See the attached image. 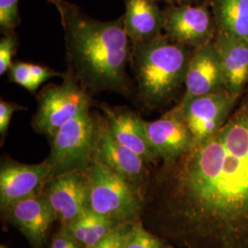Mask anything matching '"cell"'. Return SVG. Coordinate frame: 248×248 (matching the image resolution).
<instances>
[{
  "label": "cell",
  "instance_id": "4fadbf2b",
  "mask_svg": "<svg viewBox=\"0 0 248 248\" xmlns=\"http://www.w3.org/2000/svg\"><path fill=\"white\" fill-rule=\"evenodd\" d=\"M3 212L26 236L32 248H44L47 232L55 220L45 196H32L21 200Z\"/></svg>",
  "mask_w": 248,
  "mask_h": 248
},
{
  "label": "cell",
  "instance_id": "e0dca14e",
  "mask_svg": "<svg viewBox=\"0 0 248 248\" xmlns=\"http://www.w3.org/2000/svg\"><path fill=\"white\" fill-rule=\"evenodd\" d=\"M226 89L239 93L248 80V40L222 32L213 44Z\"/></svg>",
  "mask_w": 248,
  "mask_h": 248
},
{
  "label": "cell",
  "instance_id": "484cf974",
  "mask_svg": "<svg viewBox=\"0 0 248 248\" xmlns=\"http://www.w3.org/2000/svg\"><path fill=\"white\" fill-rule=\"evenodd\" d=\"M50 248H82L78 242L72 237L65 227L57 232L53 237Z\"/></svg>",
  "mask_w": 248,
  "mask_h": 248
},
{
  "label": "cell",
  "instance_id": "4316f807",
  "mask_svg": "<svg viewBox=\"0 0 248 248\" xmlns=\"http://www.w3.org/2000/svg\"><path fill=\"white\" fill-rule=\"evenodd\" d=\"M170 5H194L198 0H164Z\"/></svg>",
  "mask_w": 248,
  "mask_h": 248
},
{
  "label": "cell",
  "instance_id": "6da1fadb",
  "mask_svg": "<svg viewBox=\"0 0 248 248\" xmlns=\"http://www.w3.org/2000/svg\"><path fill=\"white\" fill-rule=\"evenodd\" d=\"M178 175L179 212L201 229L248 219V102L186 153Z\"/></svg>",
  "mask_w": 248,
  "mask_h": 248
},
{
  "label": "cell",
  "instance_id": "44dd1931",
  "mask_svg": "<svg viewBox=\"0 0 248 248\" xmlns=\"http://www.w3.org/2000/svg\"><path fill=\"white\" fill-rule=\"evenodd\" d=\"M133 228L131 222H120L92 248H125Z\"/></svg>",
  "mask_w": 248,
  "mask_h": 248
},
{
  "label": "cell",
  "instance_id": "8fae6325",
  "mask_svg": "<svg viewBox=\"0 0 248 248\" xmlns=\"http://www.w3.org/2000/svg\"><path fill=\"white\" fill-rule=\"evenodd\" d=\"M52 177L48 159L28 165L6 161L0 169V205L5 211L10 205L32 196L41 195L42 189Z\"/></svg>",
  "mask_w": 248,
  "mask_h": 248
},
{
  "label": "cell",
  "instance_id": "83f0119b",
  "mask_svg": "<svg viewBox=\"0 0 248 248\" xmlns=\"http://www.w3.org/2000/svg\"><path fill=\"white\" fill-rule=\"evenodd\" d=\"M47 1H49L50 3H52V4H53L54 6H56V5H57L61 0H47Z\"/></svg>",
  "mask_w": 248,
  "mask_h": 248
},
{
  "label": "cell",
  "instance_id": "d4e9b609",
  "mask_svg": "<svg viewBox=\"0 0 248 248\" xmlns=\"http://www.w3.org/2000/svg\"><path fill=\"white\" fill-rule=\"evenodd\" d=\"M23 108H24L23 107L19 106L16 103L8 102L4 99H1L0 101V133L2 137L6 135L13 113L16 110L23 109Z\"/></svg>",
  "mask_w": 248,
  "mask_h": 248
},
{
  "label": "cell",
  "instance_id": "30bf717a",
  "mask_svg": "<svg viewBox=\"0 0 248 248\" xmlns=\"http://www.w3.org/2000/svg\"><path fill=\"white\" fill-rule=\"evenodd\" d=\"M164 11V31L169 40L197 49L209 45L213 20L205 5H170Z\"/></svg>",
  "mask_w": 248,
  "mask_h": 248
},
{
  "label": "cell",
  "instance_id": "7402d4cb",
  "mask_svg": "<svg viewBox=\"0 0 248 248\" xmlns=\"http://www.w3.org/2000/svg\"><path fill=\"white\" fill-rule=\"evenodd\" d=\"M9 79L31 92H35L37 85L30 67V62H14L9 69Z\"/></svg>",
  "mask_w": 248,
  "mask_h": 248
},
{
  "label": "cell",
  "instance_id": "52a82bcc",
  "mask_svg": "<svg viewBox=\"0 0 248 248\" xmlns=\"http://www.w3.org/2000/svg\"><path fill=\"white\" fill-rule=\"evenodd\" d=\"M237 97V93L221 89L181 101L180 106L192 135L193 146L211 137L226 123Z\"/></svg>",
  "mask_w": 248,
  "mask_h": 248
},
{
  "label": "cell",
  "instance_id": "603a6c76",
  "mask_svg": "<svg viewBox=\"0 0 248 248\" xmlns=\"http://www.w3.org/2000/svg\"><path fill=\"white\" fill-rule=\"evenodd\" d=\"M125 248H163L159 240L145 230L140 223H133Z\"/></svg>",
  "mask_w": 248,
  "mask_h": 248
},
{
  "label": "cell",
  "instance_id": "ffe728a7",
  "mask_svg": "<svg viewBox=\"0 0 248 248\" xmlns=\"http://www.w3.org/2000/svg\"><path fill=\"white\" fill-rule=\"evenodd\" d=\"M18 2L19 0H0V28L4 34L14 31L20 23Z\"/></svg>",
  "mask_w": 248,
  "mask_h": 248
},
{
  "label": "cell",
  "instance_id": "8992f818",
  "mask_svg": "<svg viewBox=\"0 0 248 248\" xmlns=\"http://www.w3.org/2000/svg\"><path fill=\"white\" fill-rule=\"evenodd\" d=\"M38 102L32 126L36 132L51 137L62 124L89 109L90 97L89 91L68 71L61 85H51L40 93Z\"/></svg>",
  "mask_w": 248,
  "mask_h": 248
},
{
  "label": "cell",
  "instance_id": "2e32d148",
  "mask_svg": "<svg viewBox=\"0 0 248 248\" xmlns=\"http://www.w3.org/2000/svg\"><path fill=\"white\" fill-rule=\"evenodd\" d=\"M124 27L133 46L142 45L163 35L165 11L158 0H124Z\"/></svg>",
  "mask_w": 248,
  "mask_h": 248
},
{
  "label": "cell",
  "instance_id": "7c38bea8",
  "mask_svg": "<svg viewBox=\"0 0 248 248\" xmlns=\"http://www.w3.org/2000/svg\"><path fill=\"white\" fill-rule=\"evenodd\" d=\"M94 156L133 185L139 186L144 183L146 163L133 151L116 141L104 117L98 118Z\"/></svg>",
  "mask_w": 248,
  "mask_h": 248
},
{
  "label": "cell",
  "instance_id": "d6986e66",
  "mask_svg": "<svg viewBox=\"0 0 248 248\" xmlns=\"http://www.w3.org/2000/svg\"><path fill=\"white\" fill-rule=\"evenodd\" d=\"M222 32L248 40V0H213Z\"/></svg>",
  "mask_w": 248,
  "mask_h": 248
},
{
  "label": "cell",
  "instance_id": "3957f363",
  "mask_svg": "<svg viewBox=\"0 0 248 248\" xmlns=\"http://www.w3.org/2000/svg\"><path fill=\"white\" fill-rule=\"evenodd\" d=\"M190 58L186 46L165 35L133 46L131 62L142 103L155 107L166 102L185 82Z\"/></svg>",
  "mask_w": 248,
  "mask_h": 248
},
{
  "label": "cell",
  "instance_id": "ba28073f",
  "mask_svg": "<svg viewBox=\"0 0 248 248\" xmlns=\"http://www.w3.org/2000/svg\"><path fill=\"white\" fill-rule=\"evenodd\" d=\"M143 125L151 149L167 163L184 156L193 146L180 104L155 121H143Z\"/></svg>",
  "mask_w": 248,
  "mask_h": 248
},
{
  "label": "cell",
  "instance_id": "277c9868",
  "mask_svg": "<svg viewBox=\"0 0 248 248\" xmlns=\"http://www.w3.org/2000/svg\"><path fill=\"white\" fill-rule=\"evenodd\" d=\"M86 175L89 184V208L115 222H131L142 208L135 186L93 157Z\"/></svg>",
  "mask_w": 248,
  "mask_h": 248
},
{
  "label": "cell",
  "instance_id": "5bb4252c",
  "mask_svg": "<svg viewBox=\"0 0 248 248\" xmlns=\"http://www.w3.org/2000/svg\"><path fill=\"white\" fill-rule=\"evenodd\" d=\"M100 108L108 130L116 141L138 155L145 163L154 162L157 158L151 149L143 120L140 116L126 108H113L101 104Z\"/></svg>",
  "mask_w": 248,
  "mask_h": 248
},
{
  "label": "cell",
  "instance_id": "ac0fdd59",
  "mask_svg": "<svg viewBox=\"0 0 248 248\" xmlns=\"http://www.w3.org/2000/svg\"><path fill=\"white\" fill-rule=\"evenodd\" d=\"M120 222L110 220L87 208L66 228L82 248H92L103 239Z\"/></svg>",
  "mask_w": 248,
  "mask_h": 248
},
{
  "label": "cell",
  "instance_id": "5b68a950",
  "mask_svg": "<svg viewBox=\"0 0 248 248\" xmlns=\"http://www.w3.org/2000/svg\"><path fill=\"white\" fill-rule=\"evenodd\" d=\"M98 132V118L87 109L72 118L51 137V154L48 161L52 177L70 171H83L94 157Z\"/></svg>",
  "mask_w": 248,
  "mask_h": 248
},
{
  "label": "cell",
  "instance_id": "9c48e42d",
  "mask_svg": "<svg viewBox=\"0 0 248 248\" xmlns=\"http://www.w3.org/2000/svg\"><path fill=\"white\" fill-rule=\"evenodd\" d=\"M45 197L55 220L68 226L89 208V184L86 172L70 171L54 176L46 184Z\"/></svg>",
  "mask_w": 248,
  "mask_h": 248
},
{
  "label": "cell",
  "instance_id": "7a4b0ae2",
  "mask_svg": "<svg viewBox=\"0 0 248 248\" xmlns=\"http://www.w3.org/2000/svg\"><path fill=\"white\" fill-rule=\"evenodd\" d=\"M55 7L64 31L69 72L90 92L128 93L126 68L132 61L133 45L124 17L100 21L63 0Z\"/></svg>",
  "mask_w": 248,
  "mask_h": 248
},
{
  "label": "cell",
  "instance_id": "cb8c5ba5",
  "mask_svg": "<svg viewBox=\"0 0 248 248\" xmlns=\"http://www.w3.org/2000/svg\"><path fill=\"white\" fill-rule=\"evenodd\" d=\"M18 47V41L15 32L6 33L0 41V75L3 76L9 71L13 62L12 58L15 55Z\"/></svg>",
  "mask_w": 248,
  "mask_h": 248
},
{
  "label": "cell",
  "instance_id": "f1b7e54d",
  "mask_svg": "<svg viewBox=\"0 0 248 248\" xmlns=\"http://www.w3.org/2000/svg\"><path fill=\"white\" fill-rule=\"evenodd\" d=\"M7 248L6 247H3V246H1V248Z\"/></svg>",
  "mask_w": 248,
  "mask_h": 248
},
{
  "label": "cell",
  "instance_id": "9a60e30c",
  "mask_svg": "<svg viewBox=\"0 0 248 248\" xmlns=\"http://www.w3.org/2000/svg\"><path fill=\"white\" fill-rule=\"evenodd\" d=\"M186 91L182 100L221 90L223 84L221 62L214 45L198 48L191 55L185 78Z\"/></svg>",
  "mask_w": 248,
  "mask_h": 248
}]
</instances>
